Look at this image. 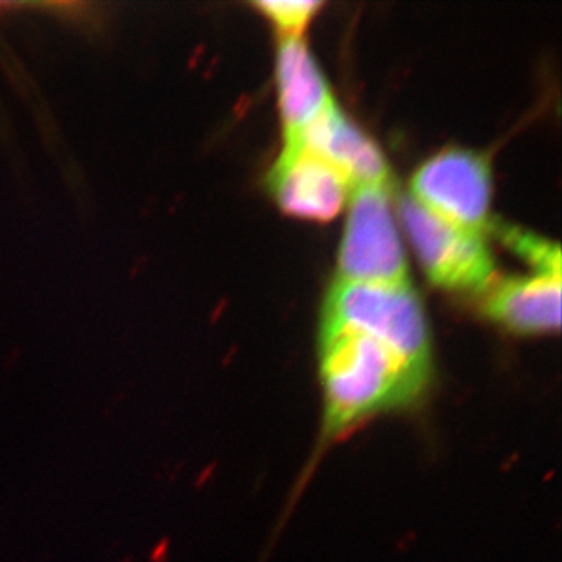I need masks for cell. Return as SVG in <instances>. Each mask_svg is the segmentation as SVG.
Returning <instances> with one entry per match:
<instances>
[{
    "instance_id": "obj_12",
    "label": "cell",
    "mask_w": 562,
    "mask_h": 562,
    "mask_svg": "<svg viewBox=\"0 0 562 562\" xmlns=\"http://www.w3.org/2000/svg\"><path fill=\"white\" fill-rule=\"evenodd\" d=\"M169 546H171V541H169V539H162V541L158 542V546L155 547L154 552L150 554V562H166Z\"/></svg>"
},
{
    "instance_id": "obj_3",
    "label": "cell",
    "mask_w": 562,
    "mask_h": 562,
    "mask_svg": "<svg viewBox=\"0 0 562 562\" xmlns=\"http://www.w3.org/2000/svg\"><path fill=\"white\" fill-rule=\"evenodd\" d=\"M401 216L422 268L436 286L484 292L494 283L495 262L483 233L443 220L412 195L402 199Z\"/></svg>"
},
{
    "instance_id": "obj_4",
    "label": "cell",
    "mask_w": 562,
    "mask_h": 562,
    "mask_svg": "<svg viewBox=\"0 0 562 562\" xmlns=\"http://www.w3.org/2000/svg\"><path fill=\"white\" fill-rule=\"evenodd\" d=\"M339 280L409 283L408 261L390 205V184L355 188L339 250Z\"/></svg>"
},
{
    "instance_id": "obj_5",
    "label": "cell",
    "mask_w": 562,
    "mask_h": 562,
    "mask_svg": "<svg viewBox=\"0 0 562 562\" xmlns=\"http://www.w3.org/2000/svg\"><path fill=\"white\" fill-rule=\"evenodd\" d=\"M490 162L471 150L447 149L428 158L412 180V198L468 231L490 227Z\"/></svg>"
},
{
    "instance_id": "obj_7",
    "label": "cell",
    "mask_w": 562,
    "mask_h": 562,
    "mask_svg": "<svg viewBox=\"0 0 562 562\" xmlns=\"http://www.w3.org/2000/svg\"><path fill=\"white\" fill-rule=\"evenodd\" d=\"M286 144L301 146L330 162L350 187L390 183V169L382 151L347 120L335 102Z\"/></svg>"
},
{
    "instance_id": "obj_1",
    "label": "cell",
    "mask_w": 562,
    "mask_h": 562,
    "mask_svg": "<svg viewBox=\"0 0 562 562\" xmlns=\"http://www.w3.org/2000/svg\"><path fill=\"white\" fill-rule=\"evenodd\" d=\"M319 376L322 438L335 439L373 417L416 405L430 387L432 368L369 333L321 324Z\"/></svg>"
},
{
    "instance_id": "obj_10",
    "label": "cell",
    "mask_w": 562,
    "mask_h": 562,
    "mask_svg": "<svg viewBox=\"0 0 562 562\" xmlns=\"http://www.w3.org/2000/svg\"><path fill=\"white\" fill-rule=\"evenodd\" d=\"M498 238L506 247L516 251L525 261L535 266L539 276L557 277L561 279V250L558 244L539 238L522 228L512 225H492Z\"/></svg>"
},
{
    "instance_id": "obj_6",
    "label": "cell",
    "mask_w": 562,
    "mask_h": 562,
    "mask_svg": "<svg viewBox=\"0 0 562 562\" xmlns=\"http://www.w3.org/2000/svg\"><path fill=\"white\" fill-rule=\"evenodd\" d=\"M268 183L286 213L319 222L330 221L341 211L350 188L330 162L290 144L269 172Z\"/></svg>"
},
{
    "instance_id": "obj_2",
    "label": "cell",
    "mask_w": 562,
    "mask_h": 562,
    "mask_svg": "<svg viewBox=\"0 0 562 562\" xmlns=\"http://www.w3.org/2000/svg\"><path fill=\"white\" fill-rule=\"evenodd\" d=\"M322 325L369 333L408 360L432 368L430 328L409 283L338 280L328 291Z\"/></svg>"
},
{
    "instance_id": "obj_9",
    "label": "cell",
    "mask_w": 562,
    "mask_h": 562,
    "mask_svg": "<svg viewBox=\"0 0 562 562\" xmlns=\"http://www.w3.org/2000/svg\"><path fill=\"white\" fill-rule=\"evenodd\" d=\"M277 81L286 140L297 136L335 102L324 74L299 36H284L280 43Z\"/></svg>"
},
{
    "instance_id": "obj_11",
    "label": "cell",
    "mask_w": 562,
    "mask_h": 562,
    "mask_svg": "<svg viewBox=\"0 0 562 562\" xmlns=\"http://www.w3.org/2000/svg\"><path fill=\"white\" fill-rule=\"evenodd\" d=\"M286 36H299L322 2L316 0H265L255 3Z\"/></svg>"
},
{
    "instance_id": "obj_8",
    "label": "cell",
    "mask_w": 562,
    "mask_h": 562,
    "mask_svg": "<svg viewBox=\"0 0 562 562\" xmlns=\"http://www.w3.org/2000/svg\"><path fill=\"white\" fill-rule=\"evenodd\" d=\"M484 312L506 330L522 336L549 335L561 327V279L514 277L492 283Z\"/></svg>"
}]
</instances>
